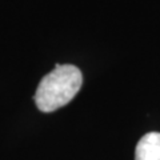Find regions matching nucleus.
<instances>
[{
	"label": "nucleus",
	"mask_w": 160,
	"mask_h": 160,
	"mask_svg": "<svg viewBox=\"0 0 160 160\" xmlns=\"http://www.w3.org/2000/svg\"><path fill=\"white\" fill-rule=\"evenodd\" d=\"M135 160H160V132H148L139 140Z\"/></svg>",
	"instance_id": "nucleus-2"
},
{
	"label": "nucleus",
	"mask_w": 160,
	"mask_h": 160,
	"mask_svg": "<svg viewBox=\"0 0 160 160\" xmlns=\"http://www.w3.org/2000/svg\"><path fill=\"white\" fill-rule=\"evenodd\" d=\"M83 84L82 71L72 64H56L40 80L35 103L42 112H53L71 102Z\"/></svg>",
	"instance_id": "nucleus-1"
}]
</instances>
